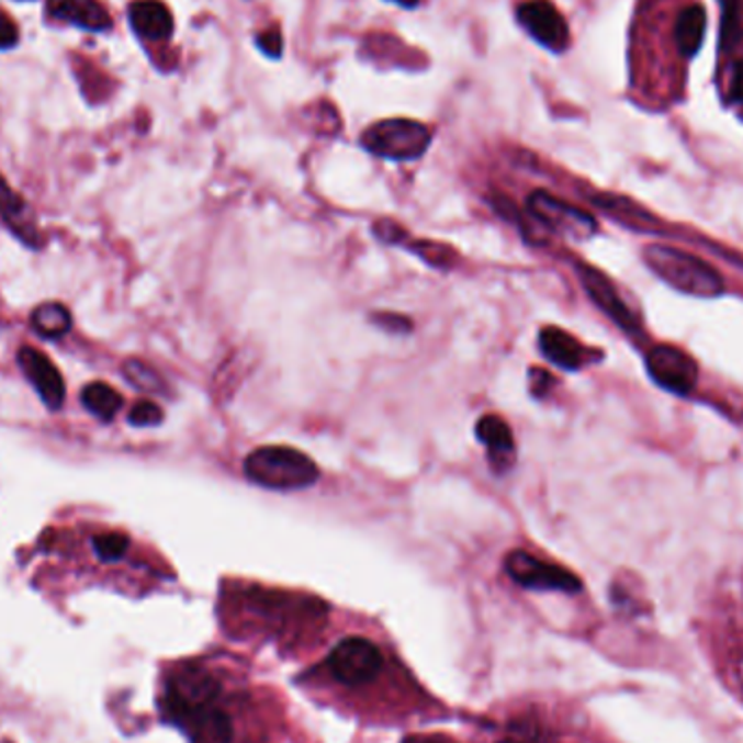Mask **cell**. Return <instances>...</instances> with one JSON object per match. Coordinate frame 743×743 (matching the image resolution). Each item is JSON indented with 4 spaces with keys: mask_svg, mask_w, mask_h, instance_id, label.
<instances>
[{
    "mask_svg": "<svg viewBox=\"0 0 743 743\" xmlns=\"http://www.w3.org/2000/svg\"><path fill=\"white\" fill-rule=\"evenodd\" d=\"M392 2H396L401 7H407V9H414V7L420 4V0H392Z\"/></svg>",
    "mask_w": 743,
    "mask_h": 743,
    "instance_id": "1f68e13d",
    "label": "cell"
},
{
    "mask_svg": "<svg viewBox=\"0 0 743 743\" xmlns=\"http://www.w3.org/2000/svg\"><path fill=\"white\" fill-rule=\"evenodd\" d=\"M425 743H450V742H443V740H426Z\"/></svg>",
    "mask_w": 743,
    "mask_h": 743,
    "instance_id": "d6a6232c",
    "label": "cell"
},
{
    "mask_svg": "<svg viewBox=\"0 0 743 743\" xmlns=\"http://www.w3.org/2000/svg\"><path fill=\"white\" fill-rule=\"evenodd\" d=\"M31 326L48 339H59L72 328V316L61 303H42L31 312Z\"/></svg>",
    "mask_w": 743,
    "mask_h": 743,
    "instance_id": "ffe728a7",
    "label": "cell"
},
{
    "mask_svg": "<svg viewBox=\"0 0 743 743\" xmlns=\"http://www.w3.org/2000/svg\"><path fill=\"white\" fill-rule=\"evenodd\" d=\"M648 374L656 385L674 394H689L698 381L696 361L680 348L661 344L645 357Z\"/></svg>",
    "mask_w": 743,
    "mask_h": 743,
    "instance_id": "ba28073f",
    "label": "cell"
},
{
    "mask_svg": "<svg viewBox=\"0 0 743 743\" xmlns=\"http://www.w3.org/2000/svg\"><path fill=\"white\" fill-rule=\"evenodd\" d=\"M374 324H379L381 328L390 330V333H409L414 328L412 324V318H405V316H398V314H376L372 316Z\"/></svg>",
    "mask_w": 743,
    "mask_h": 743,
    "instance_id": "83f0119b",
    "label": "cell"
},
{
    "mask_svg": "<svg viewBox=\"0 0 743 743\" xmlns=\"http://www.w3.org/2000/svg\"><path fill=\"white\" fill-rule=\"evenodd\" d=\"M244 474L250 483L274 489L296 492L318 483L316 461L292 446H261L244 461Z\"/></svg>",
    "mask_w": 743,
    "mask_h": 743,
    "instance_id": "6da1fadb",
    "label": "cell"
},
{
    "mask_svg": "<svg viewBox=\"0 0 743 743\" xmlns=\"http://www.w3.org/2000/svg\"><path fill=\"white\" fill-rule=\"evenodd\" d=\"M527 207L532 219L550 233L565 235L570 239H587L596 233V219L589 213L581 212L543 190L532 192Z\"/></svg>",
    "mask_w": 743,
    "mask_h": 743,
    "instance_id": "5b68a950",
    "label": "cell"
},
{
    "mask_svg": "<svg viewBox=\"0 0 743 743\" xmlns=\"http://www.w3.org/2000/svg\"><path fill=\"white\" fill-rule=\"evenodd\" d=\"M124 379L135 385L137 390L142 392H150V394H166V383L161 381V376L150 368L146 365L144 361L139 359H128L124 361Z\"/></svg>",
    "mask_w": 743,
    "mask_h": 743,
    "instance_id": "603a6c76",
    "label": "cell"
},
{
    "mask_svg": "<svg viewBox=\"0 0 743 743\" xmlns=\"http://www.w3.org/2000/svg\"><path fill=\"white\" fill-rule=\"evenodd\" d=\"M729 101L743 103V57L733 64L731 81H729Z\"/></svg>",
    "mask_w": 743,
    "mask_h": 743,
    "instance_id": "f546056e",
    "label": "cell"
},
{
    "mask_svg": "<svg viewBox=\"0 0 743 743\" xmlns=\"http://www.w3.org/2000/svg\"><path fill=\"white\" fill-rule=\"evenodd\" d=\"M476 437L487 448L492 465L498 472H505L514 465V454H516L514 432L500 416H494V414L483 416L476 423Z\"/></svg>",
    "mask_w": 743,
    "mask_h": 743,
    "instance_id": "2e32d148",
    "label": "cell"
},
{
    "mask_svg": "<svg viewBox=\"0 0 743 743\" xmlns=\"http://www.w3.org/2000/svg\"><path fill=\"white\" fill-rule=\"evenodd\" d=\"M403 246L409 252L418 255L428 266L437 268V270H450L452 266H457V252L450 246H443V244H437V241H428V239L409 241V237L403 241Z\"/></svg>",
    "mask_w": 743,
    "mask_h": 743,
    "instance_id": "7402d4cb",
    "label": "cell"
},
{
    "mask_svg": "<svg viewBox=\"0 0 743 743\" xmlns=\"http://www.w3.org/2000/svg\"><path fill=\"white\" fill-rule=\"evenodd\" d=\"M0 222L29 248H40L44 244L42 230L35 222V215L26 201L4 181L0 175Z\"/></svg>",
    "mask_w": 743,
    "mask_h": 743,
    "instance_id": "7c38bea8",
    "label": "cell"
},
{
    "mask_svg": "<svg viewBox=\"0 0 743 743\" xmlns=\"http://www.w3.org/2000/svg\"><path fill=\"white\" fill-rule=\"evenodd\" d=\"M724 44L733 46L740 37V13H738V2L735 0H724Z\"/></svg>",
    "mask_w": 743,
    "mask_h": 743,
    "instance_id": "484cf974",
    "label": "cell"
},
{
    "mask_svg": "<svg viewBox=\"0 0 743 743\" xmlns=\"http://www.w3.org/2000/svg\"><path fill=\"white\" fill-rule=\"evenodd\" d=\"M594 205L600 207L603 212L609 213L611 217L620 219L622 224L633 226V228H645V226L652 224V217L629 199H620V196H611V194H598L594 199Z\"/></svg>",
    "mask_w": 743,
    "mask_h": 743,
    "instance_id": "44dd1931",
    "label": "cell"
},
{
    "mask_svg": "<svg viewBox=\"0 0 743 743\" xmlns=\"http://www.w3.org/2000/svg\"><path fill=\"white\" fill-rule=\"evenodd\" d=\"M164 420V412L153 401H139L133 405L128 414V423L133 426H157Z\"/></svg>",
    "mask_w": 743,
    "mask_h": 743,
    "instance_id": "d4e9b609",
    "label": "cell"
},
{
    "mask_svg": "<svg viewBox=\"0 0 743 743\" xmlns=\"http://www.w3.org/2000/svg\"><path fill=\"white\" fill-rule=\"evenodd\" d=\"M18 363L29 383L35 387L37 396L44 401V405L57 412L66 401V383L57 365L42 350L31 346L20 348Z\"/></svg>",
    "mask_w": 743,
    "mask_h": 743,
    "instance_id": "30bf717a",
    "label": "cell"
},
{
    "mask_svg": "<svg viewBox=\"0 0 743 743\" xmlns=\"http://www.w3.org/2000/svg\"><path fill=\"white\" fill-rule=\"evenodd\" d=\"M643 261L652 274L680 294L694 299H718L724 294L722 274L696 255L669 246H648Z\"/></svg>",
    "mask_w": 743,
    "mask_h": 743,
    "instance_id": "7a4b0ae2",
    "label": "cell"
},
{
    "mask_svg": "<svg viewBox=\"0 0 743 743\" xmlns=\"http://www.w3.org/2000/svg\"><path fill=\"white\" fill-rule=\"evenodd\" d=\"M257 44H259V48H261L268 57H274V59L281 57V50H283V37H281V33H279L277 29L261 33V35L257 37Z\"/></svg>",
    "mask_w": 743,
    "mask_h": 743,
    "instance_id": "f1b7e54d",
    "label": "cell"
},
{
    "mask_svg": "<svg viewBox=\"0 0 743 743\" xmlns=\"http://www.w3.org/2000/svg\"><path fill=\"white\" fill-rule=\"evenodd\" d=\"M94 552L101 561H120L128 550V537L124 532H101L94 537Z\"/></svg>",
    "mask_w": 743,
    "mask_h": 743,
    "instance_id": "cb8c5ba5",
    "label": "cell"
},
{
    "mask_svg": "<svg viewBox=\"0 0 743 743\" xmlns=\"http://www.w3.org/2000/svg\"><path fill=\"white\" fill-rule=\"evenodd\" d=\"M505 572L522 587L537 592H581V581L565 567L554 563H543L527 550H514L505 559Z\"/></svg>",
    "mask_w": 743,
    "mask_h": 743,
    "instance_id": "52a82bcc",
    "label": "cell"
},
{
    "mask_svg": "<svg viewBox=\"0 0 743 743\" xmlns=\"http://www.w3.org/2000/svg\"><path fill=\"white\" fill-rule=\"evenodd\" d=\"M430 139L432 133L423 122L392 117L368 126L361 135V146L368 153L390 161H414L425 155Z\"/></svg>",
    "mask_w": 743,
    "mask_h": 743,
    "instance_id": "3957f363",
    "label": "cell"
},
{
    "mask_svg": "<svg viewBox=\"0 0 743 743\" xmlns=\"http://www.w3.org/2000/svg\"><path fill=\"white\" fill-rule=\"evenodd\" d=\"M676 48L685 59L698 55L707 33V11L702 4H689L678 13L676 26Z\"/></svg>",
    "mask_w": 743,
    "mask_h": 743,
    "instance_id": "e0dca14e",
    "label": "cell"
},
{
    "mask_svg": "<svg viewBox=\"0 0 743 743\" xmlns=\"http://www.w3.org/2000/svg\"><path fill=\"white\" fill-rule=\"evenodd\" d=\"M217 696L219 683L212 672L203 667H183L168 683V711L183 722L192 713L215 705Z\"/></svg>",
    "mask_w": 743,
    "mask_h": 743,
    "instance_id": "8992f818",
    "label": "cell"
},
{
    "mask_svg": "<svg viewBox=\"0 0 743 743\" xmlns=\"http://www.w3.org/2000/svg\"><path fill=\"white\" fill-rule=\"evenodd\" d=\"M539 348L548 361L570 372L587 363V350L583 344L559 326H543L539 330Z\"/></svg>",
    "mask_w": 743,
    "mask_h": 743,
    "instance_id": "9a60e30c",
    "label": "cell"
},
{
    "mask_svg": "<svg viewBox=\"0 0 743 743\" xmlns=\"http://www.w3.org/2000/svg\"><path fill=\"white\" fill-rule=\"evenodd\" d=\"M20 42V33H18V24L13 22V18L0 9V50H9Z\"/></svg>",
    "mask_w": 743,
    "mask_h": 743,
    "instance_id": "4316f807",
    "label": "cell"
},
{
    "mask_svg": "<svg viewBox=\"0 0 743 743\" xmlns=\"http://www.w3.org/2000/svg\"><path fill=\"white\" fill-rule=\"evenodd\" d=\"M518 20L532 40L554 53L570 46V29L561 11L550 0H527L518 7Z\"/></svg>",
    "mask_w": 743,
    "mask_h": 743,
    "instance_id": "9c48e42d",
    "label": "cell"
},
{
    "mask_svg": "<svg viewBox=\"0 0 743 743\" xmlns=\"http://www.w3.org/2000/svg\"><path fill=\"white\" fill-rule=\"evenodd\" d=\"M531 379L532 394L534 396H543L548 392V383H552V376L548 372L534 368L531 372Z\"/></svg>",
    "mask_w": 743,
    "mask_h": 743,
    "instance_id": "4dcf8cb0",
    "label": "cell"
},
{
    "mask_svg": "<svg viewBox=\"0 0 743 743\" xmlns=\"http://www.w3.org/2000/svg\"><path fill=\"white\" fill-rule=\"evenodd\" d=\"M183 724L190 729L196 743H230L233 742V724L230 718L217 709L215 705L192 713L183 720Z\"/></svg>",
    "mask_w": 743,
    "mask_h": 743,
    "instance_id": "ac0fdd59",
    "label": "cell"
},
{
    "mask_svg": "<svg viewBox=\"0 0 743 743\" xmlns=\"http://www.w3.org/2000/svg\"><path fill=\"white\" fill-rule=\"evenodd\" d=\"M326 665L339 683L361 687L383 672V654L374 641L365 638L341 639L328 654Z\"/></svg>",
    "mask_w": 743,
    "mask_h": 743,
    "instance_id": "277c9868",
    "label": "cell"
},
{
    "mask_svg": "<svg viewBox=\"0 0 743 743\" xmlns=\"http://www.w3.org/2000/svg\"><path fill=\"white\" fill-rule=\"evenodd\" d=\"M46 11L55 20L92 33H105L113 24L101 0H46Z\"/></svg>",
    "mask_w": 743,
    "mask_h": 743,
    "instance_id": "4fadbf2b",
    "label": "cell"
},
{
    "mask_svg": "<svg viewBox=\"0 0 743 743\" xmlns=\"http://www.w3.org/2000/svg\"><path fill=\"white\" fill-rule=\"evenodd\" d=\"M581 274V281H583V288L585 292L589 294V299L609 316L613 319L620 328H624L627 333H638L639 324L638 318L633 316V312L624 305L622 296L618 294L616 285L611 283V279H607L600 270L596 268H589V266H583L578 270Z\"/></svg>",
    "mask_w": 743,
    "mask_h": 743,
    "instance_id": "8fae6325",
    "label": "cell"
},
{
    "mask_svg": "<svg viewBox=\"0 0 743 743\" xmlns=\"http://www.w3.org/2000/svg\"><path fill=\"white\" fill-rule=\"evenodd\" d=\"M500 743H516V742H500Z\"/></svg>",
    "mask_w": 743,
    "mask_h": 743,
    "instance_id": "836d02e7",
    "label": "cell"
},
{
    "mask_svg": "<svg viewBox=\"0 0 743 743\" xmlns=\"http://www.w3.org/2000/svg\"><path fill=\"white\" fill-rule=\"evenodd\" d=\"M81 403L83 407L99 420L103 423H109L117 416V412L122 409V394L115 392L111 385L106 383H101V381H94V383H88L81 392Z\"/></svg>",
    "mask_w": 743,
    "mask_h": 743,
    "instance_id": "d6986e66",
    "label": "cell"
},
{
    "mask_svg": "<svg viewBox=\"0 0 743 743\" xmlns=\"http://www.w3.org/2000/svg\"><path fill=\"white\" fill-rule=\"evenodd\" d=\"M128 22L139 37L150 42L168 40L175 31V18L161 0H133L128 4Z\"/></svg>",
    "mask_w": 743,
    "mask_h": 743,
    "instance_id": "5bb4252c",
    "label": "cell"
}]
</instances>
